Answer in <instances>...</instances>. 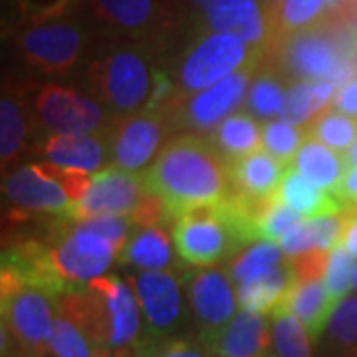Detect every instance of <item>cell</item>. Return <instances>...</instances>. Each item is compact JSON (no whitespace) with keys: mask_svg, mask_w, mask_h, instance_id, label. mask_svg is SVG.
I'll list each match as a JSON object with an SVG mask.
<instances>
[{"mask_svg":"<svg viewBox=\"0 0 357 357\" xmlns=\"http://www.w3.org/2000/svg\"><path fill=\"white\" fill-rule=\"evenodd\" d=\"M141 175L147 189L165 203L173 225L185 211L218 203L230 191V163L213 141L195 133L167 141Z\"/></svg>","mask_w":357,"mask_h":357,"instance_id":"1","label":"cell"},{"mask_svg":"<svg viewBox=\"0 0 357 357\" xmlns=\"http://www.w3.org/2000/svg\"><path fill=\"white\" fill-rule=\"evenodd\" d=\"M159 52L129 38L96 46L86 64V88L114 117L147 112L153 100Z\"/></svg>","mask_w":357,"mask_h":357,"instance_id":"2","label":"cell"},{"mask_svg":"<svg viewBox=\"0 0 357 357\" xmlns=\"http://www.w3.org/2000/svg\"><path fill=\"white\" fill-rule=\"evenodd\" d=\"M58 312L86 333L93 349L131 357V345L139 337L141 306L133 290L117 276H102L84 290L62 294Z\"/></svg>","mask_w":357,"mask_h":357,"instance_id":"3","label":"cell"},{"mask_svg":"<svg viewBox=\"0 0 357 357\" xmlns=\"http://www.w3.org/2000/svg\"><path fill=\"white\" fill-rule=\"evenodd\" d=\"M2 357H48L58 296L0 270Z\"/></svg>","mask_w":357,"mask_h":357,"instance_id":"4","label":"cell"},{"mask_svg":"<svg viewBox=\"0 0 357 357\" xmlns=\"http://www.w3.org/2000/svg\"><path fill=\"white\" fill-rule=\"evenodd\" d=\"M262 56L234 34H201L183 50L175 68L181 98L215 86L244 66L262 62Z\"/></svg>","mask_w":357,"mask_h":357,"instance_id":"5","label":"cell"},{"mask_svg":"<svg viewBox=\"0 0 357 357\" xmlns=\"http://www.w3.org/2000/svg\"><path fill=\"white\" fill-rule=\"evenodd\" d=\"M173 238L181 260L195 268L215 266L244 248L220 201L185 211L173 225Z\"/></svg>","mask_w":357,"mask_h":357,"instance_id":"6","label":"cell"},{"mask_svg":"<svg viewBox=\"0 0 357 357\" xmlns=\"http://www.w3.org/2000/svg\"><path fill=\"white\" fill-rule=\"evenodd\" d=\"M89 13L115 36L143 42L159 54L181 22L171 0H91Z\"/></svg>","mask_w":357,"mask_h":357,"instance_id":"7","label":"cell"},{"mask_svg":"<svg viewBox=\"0 0 357 357\" xmlns=\"http://www.w3.org/2000/svg\"><path fill=\"white\" fill-rule=\"evenodd\" d=\"M48 238L52 262L68 292L84 290L91 280L102 278L114 258H119V250L112 241L93 232L72 229L64 217L52 220Z\"/></svg>","mask_w":357,"mask_h":357,"instance_id":"8","label":"cell"},{"mask_svg":"<svg viewBox=\"0 0 357 357\" xmlns=\"http://www.w3.org/2000/svg\"><path fill=\"white\" fill-rule=\"evenodd\" d=\"M14 44L26 64L40 74L66 76L84 58L89 36L74 22H46L18 30Z\"/></svg>","mask_w":357,"mask_h":357,"instance_id":"9","label":"cell"},{"mask_svg":"<svg viewBox=\"0 0 357 357\" xmlns=\"http://www.w3.org/2000/svg\"><path fill=\"white\" fill-rule=\"evenodd\" d=\"M173 129L175 123L171 115L163 112H139L112 117L107 123L112 165L137 173L149 161L153 163Z\"/></svg>","mask_w":357,"mask_h":357,"instance_id":"10","label":"cell"},{"mask_svg":"<svg viewBox=\"0 0 357 357\" xmlns=\"http://www.w3.org/2000/svg\"><path fill=\"white\" fill-rule=\"evenodd\" d=\"M192 36L234 34L260 54L270 44L264 6L258 0H189Z\"/></svg>","mask_w":357,"mask_h":357,"instance_id":"11","label":"cell"},{"mask_svg":"<svg viewBox=\"0 0 357 357\" xmlns=\"http://www.w3.org/2000/svg\"><path fill=\"white\" fill-rule=\"evenodd\" d=\"M36 117L50 135H89L107 128L102 103L58 84L36 86Z\"/></svg>","mask_w":357,"mask_h":357,"instance_id":"12","label":"cell"},{"mask_svg":"<svg viewBox=\"0 0 357 357\" xmlns=\"http://www.w3.org/2000/svg\"><path fill=\"white\" fill-rule=\"evenodd\" d=\"M36 84L4 79L0 98V157L6 173L26 153H36V128L40 126L34 109Z\"/></svg>","mask_w":357,"mask_h":357,"instance_id":"13","label":"cell"},{"mask_svg":"<svg viewBox=\"0 0 357 357\" xmlns=\"http://www.w3.org/2000/svg\"><path fill=\"white\" fill-rule=\"evenodd\" d=\"M258 68H260V62L244 66L238 72L217 82L215 86L197 91L191 100L181 98L171 112L175 129L187 128L208 131L220 126L229 117V114H232L243 103L246 89H250L248 86L256 76Z\"/></svg>","mask_w":357,"mask_h":357,"instance_id":"14","label":"cell"},{"mask_svg":"<svg viewBox=\"0 0 357 357\" xmlns=\"http://www.w3.org/2000/svg\"><path fill=\"white\" fill-rule=\"evenodd\" d=\"M185 278L189 286V306L197 319L199 335L211 349L220 332L236 316L238 298L234 296L232 278L229 270L215 266L187 272Z\"/></svg>","mask_w":357,"mask_h":357,"instance_id":"15","label":"cell"},{"mask_svg":"<svg viewBox=\"0 0 357 357\" xmlns=\"http://www.w3.org/2000/svg\"><path fill=\"white\" fill-rule=\"evenodd\" d=\"M151 195L141 173H129L119 167L107 165L93 175L86 197L72 208L68 220H82L89 217H133Z\"/></svg>","mask_w":357,"mask_h":357,"instance_id":"16","label":"cell"},{"mask_svg":"<svg viewBox=\"0 0 357 357\" xmlns=\"http://www.w3.org/2000/svg\"><path fill=\"white\" fill-rule=\"evenodd\" d=\"M133 282L141 312L155 337H169L185 316L183 278L177 270H143Z\"/></svg>","mask_w":357,"mask_h":357,"instance_id":"17","label":"cell"},{"mask_svg":"<svg viewBox=\"0 0 357 357\" xmlns=\"http://www.w3.org/2000/svg\"><path fill=\"white\" fill-rule=\"evenodd\" d=\"M2 192L8 199L10 208L32 213V215H50V217L70 218L74 203L66 195L60 183L44 175L36 163L20 167L6 175L2 181Z\"/></svg>","mask_w":357,"mask_h":357,"instance_id":"18","label":"cell"},{"mask_svg":"<svg viewBox=\"0 0 357 357\" xmlns=\"http://www.w3.org/2000/svg\"><path fill=\"white\" fill-rule=\"evenodd\" d=\"M44 161L60 167L100 173L109 157L107 128L89 135H48L36 149Z\"/></svg>","mask_w":357,"mask_h":357,"instance_id":"19","label":"cell"},{"mask_svg":"<svg viewBox=\"0 0 357 357\" xmlns=\"http://www.w3.org/2000/svg\"><path fill=\"white\" fill-rule=\"evenodd\" d=\"M211 351L217 357H272V319L241 310L215 340Z\"/></svg>","mask_w":357,"mask_h":357,"instance_id":"20","label":"cell"},{"mask_svg":"<svg viewBox=\"0 0 357 357\" xmlns=\"http://www.w3.org/2000/svg\"><path fill=\"white\" fill-rule=\"evenodd\" d=\"M294 284H296V276L286 258V262L280 266L268 268L238 284L236 290L238 306L246 312L272 318L274 314L280 312L282 304L294 288Z\"/></svg>","mask_w":357,"mask_h":357,"instance_id":"21","label":"cell"},{"mask_svg":"<svg viewBox=\"0 0 357 357\" xmlns=\"http://www.w3.org/2000/svg\"><path fill=\"white\" fill-rule=\"evenodd\" d=\"M286 171L288 165L268 151H255L230 163V191L250 199L272 197L278 191Z\"/></svg>","mask_w":357,"mask_h":357,"instance_id":"22","label":"cell"},{"mask_svg":"<svg viewBox=\"0 0 357 357\" xmlns=\"http://www.w3.org/2000/svg\"><path fill=\"white\" fill-rule=\"evenodd\" d=\"M335 306L337 302L330 296L324 282H296L278 314L294 316L306 328L312 340H319Z\"/></svg>","mask_w":357,"mask_h":357,"instance_id":"23","label":"cell"},{"mask_svg":"<svg viewBox=\"0 0 357 357\" xmlns=\"http://www.w3.org/2000/svg\"><path fill=\"white\" fill-rule=\"evenodd\" d=\"M276 197L302 217H326V215H340L347 211L337 192L314 187L294 167H288L276 191Z\"/></svg>","mask_w":357,"mask_h":357,"instance_id":"24","label":"cell"},{"mask_svg":"<svg viewBox=\"0 0 357 357\" xmlns=\"http://www.w3.org/2000/svg\"><path fill=\"white\" fill-rule=\"evenodd\" d=\"M347 211L340 215H326L302 220L280 241V248L286 256H298L314 250H332L342 244Z\"/></svg>","mask_w":357,"mask_h":357,"instance_id":"25","label":"cell"},{"mask_svg":"<svg viewBox=\"0 0 357 357\" xmlns=\"http://www.w3.org/2000/svg\"><path fill=\"white\" fill-rule=\"evenodd\" d=\"M292 167L314 187L333 192L337 191L342 178L349 169L344 155L314 139H307L302 145Z\"/></svg>","mask_w":357,"mask_h":357,"instance_id":"26","label":"cell"},{"mask_svg":"<svg viewBox=\"0 0 357 357\" xmlns=\"http://www.w3.org/2000/svg\"><path fill=\"white\" fill-rule=\"evenodd\" d=\"M119 260L121 264H131L143 270H163L171 266L175 258L167 227L159 225L135 230Z\"/></svg>","mask_w":357,"mask_h":357,"instance_id":"27","label":"cell"},{"mask_svg":"<svg viewBox=\"0 0 357 357\" xmlns=\"http://www.w3.org/2000/svg\"><path fill=\"white\" fill-rule=\"evenodd\" d=\"M335 96L337 88L332 82H296L286 91V105L280 119L304 128L330 107Z\"/></svg>","mask_w":357,"mask_h":357,"instance_id":"28","label":"cell"},{"mask_svg":"<svg viewBox=\"0 0 357 357\" xmlns=\"http://www.w3.org/2000/svg\"><path fill=\"white\" fill-rule=\"evenodd\" d=\"M328 14L330 8L326 0H282L266 10L270 42L319 24Z\"/></svg>","mask_w":357,"mask_h":357,"instance_id":"29","label":"cell"},{"mask_svg":"<svg viewBox=\"0 0 357 357\" xmlns=\"http://www.w3.org/2000/svg\"><path fill=\"white\" fill-rule=\"evenodd\" d=\"M211 141L215 143L220 155L232 163L246 155L260 151L262 145V131L256 123L255 115L232 114L220 126L215 128Z\"/></svg>","mask_w":357,"mask_h":357,"instance_id":"30","label":"cell"},{"mask_svg":"<svg viewBox=\"0 0 357 357\" xmlns=\"http://www.w3.org/2000/svg\"><path fill=\"white\" fill-rule=\"evenodd\" d=\"M324 351L328 357H357V294L333 310L324 332Z\"/></svg>","mask_w":357,"mask_h":357,"instance_id":"31","label":"cell"},{"mask_svg":"<svg viewBox=\"0 0 357 357\" xmlns=\"http://www.w3.org/2000/svg\"><path fill=\"white\" fill-rule=\"evenodd\" d=\"M304 133L306 141H319L333 151L345 155L357 139V119L340 114L335 107H328L304 126Z\"/></svg>","mask_w":357,"mask_h":357,"instance_id":"32","label":"cell"},{"mask_svg":"<svg viewBox=\"0 0 357 357\" xmlns=\"http://www.w3.org/2000/svg\"><path fill=\"white\" fill-rule=\"evenodd\" d=\"M286 91L288 89H284V79L274 70L260 64L246 96L248 114L258 119L280 115L286 105Z\"/></svg>","mask_w":357,"mask_h":357,"instance_id":"33","label":"cell"},{"mask_svg":"<svg viewBox=\"0 0 357 357\" xmlns=\"http://www.w3.org/2000/svg\"><path fill=\"white\" fill-rule=\"evenodd\" d=\"M286 262L284 250L274 243H256L250 248H243L241 252L230 258L229 274L232 282H241L252 278L268 268L280 266Z\"/></svg>","mask_w":357,"mask_h":357,"instance_id":"34","label":"cell"},{"mask_svg":"<svg viewBox=\"0 0 357 357\" xmlns=\"http://www.w3.org/2000/svg\"><path fill=\"white\" fill-rule=\"evenodd\" d=\"M272 357H312L310 333L306 328L290 316H272Z\"/></svg>","mask_w":357,"mask_h":357,"instance_id":"35","label":"cell"},{"mask_svg":"<svg viewBox=\"0 0 357 357\" xmlns=\"http://www.w3.org/2000/svg\"><path fill=\"white\" fill-rule=\"evenodd\" d=\"M306 139L304 128H298L290 121L274 119L262 128V145L268 153L276 157L284 165H292L298 151L302 149V141Z\"/></svg>","mask_w":357,"mask_h":357,"instance_id":"36","label":"cell"},{"mask_svg":"<svg viewBox=\"0 0 357 357\" xmlns=\"http://www.w3.org/2000/svg\"><path fill=\"white\" fill-rule=\"evenodd\" d=\"M50 347L56 357H93L96 351L86 333L60 312L52 326Z\"/></svg>","mask_w":357,"mask_h":357,"instance_id":"37","label":"cell"},{"mask_svg":"<svg viewBox=\"0 0 357 357\" xmlns=\"http://www.w3.org/2000/svg\"><path fill=\"white\" fill-rule=\"evenodd\" d=\"M356 256H351L342 244L330 250L328 268L324 274V284L333 300L340 304L347 298L349 290L354 288V274H356Z\"/></svg>","mask_w":357,"mask_h":357,"instance_id":"38","label":"cell"},{"mask_svg":"<svg viewBox=\"0 0 357 357\" xmlns=\"http://www.w3.org/2000/svg\"><path fill=\"white\" fill-rule=\"evenodd\" d=\"M304 218L300 213H296L288 204H284L280 199L268 208L266 213L256 222L255 238L256 243H278L290 230L300 225Z\"/></svg>","mask_w":357,"mask_h":357,"instance_id":"39","label":"cell"},{"mask_svg":"<svg viewBox=\"0 0 357 357\" xmlns=\"http://www.w3.org/2000/svg\"><path fill=\"white\" fill-rule=\"evenodd\" d=\"M66 222L77 230H86V232H93L100 234L103 238L112 241L115 244V248L119 250V256L126 250V246L129 243V234H131V222L126 217H114V215H102V217H89L82 218V220H68Z\"/></svg>","mask_w":357,"mask_h":357,"instance_id":"40","label":"cell"},{"mask_svg":"<svg viewBox=\"0 0 357 357\" xmlns=\"http://www.w3.org/2000/svg\"><path fill=\"white\" fill-rule=\"evenodd\" d=\"M72 6V0H16V8L26 26H36L60 18Z\"/></svg>","mask_w":357,"mask_h":357,"instance_id":"41","label":"cell"},{"mask_svg":"<svg viewBox=\"0 0 357 357\" xmlns=\"http://www.w3.org/2000/svg\"><path fill=\"white\" fill-rule=\"evenodd\" d=\"M328 258H330V250H314L306 255L288 256V264L292 268L296 282H316L324 278Z\"/></svg>","mask_w":357,"mask_h":357,"instance_id":"42","label":"cell"},{"mask_svg":"<svg viewBox=\"0 0 357 357\" xmlns=\"http://www.w3.org/2000/svg\"><path fill=\"white\" fill-rule=\"evenodd\" d=\"M333 107L340 114L357 119V77L351 79L349 84H345L344 88L337 89V96L333 100Z\"/></svg>","mask_w":357,"mask_h":357,"instance_id":"43","label":"cell"},{"mask_svg":"<svg viewBox=\"0 0 357 357\" xmlns=\"http://www.w3.org/2000/svg\"><path fill=\"white\" fill-rule=\"evenodd\" d=\"M335 192L344 201L347 211L357 208V165L347 169V173L344 175V178H342V183H340V187H337Z\"/></svg>","mask_w":357,"mask_h":357,"instance_id":"44","label":"cell"},{"mask_svg":"<svg viewBox=\"0 0 357 357\" xmlns=\"http://www.w3.org/2000/svg\"><path fill=\"white\" fill-rule=\"evenodd\" d=\"M342 246L349 255L357 258V208L347 211V225L342 236Z\"/></svg>","mask_w":357,"mask_h":357,"instance_id":"45","label":"cell"},{"mask_svg":"<svg viewBox=\"0 0 357 357\" xmlns=\"http://www.w3.org/2000/svg\"><path fill=\"white\" fill-rule=\"evenodd\" d=\"M345 161H347V165L349 167H356L357 165V139L354 141V145L347 149V153L344 155Z\"/></svg>","mask_w":357,"mask_h":357,"instance_id":"46","label":"cell"},{"mask_svg":"<svg viewBox=\"0 0 357 357\" xmlns=\"http://www.w3.org/2000/svg\"><path fill=\"white\" fill-rule=\"evenodd\" d=\"M326 2H328L330 10H337V8H344L345 4H349L351 0H326Z\"/></svg>","mask_w":357,"mask_h":357,"instance_id":"47","label":"cell"},{"mask_svg":"<svg viewBox=\"0 0 357 357\" xmlns=\"http://www.w3.org/2000/svg\"><path fill=\"white\" fill-rule=\"evenodd\" d=\"M278 2H282V0H262V6H264V10H268V8L276 6Z\"/></svg>","mask_w":357,"mask_h":357,"instance_id":"48","label":"cell"},{"mask_svg":"<svg viewBox=\"0 0 357 357\" xmlns=\"http://www.w3.org/2000/svg\"><path fill=\"white\" fill-rule=\"evenodd\" d=\"M84 2H88V0H72V6H79V4H84Z\"/></svg>","mask_w":357,"mask_h":357,"instance_id":"49","label":"cell"},{"mask_svg":"<svg viewBox=\"0 0 357 357\" xmlns=\"http://www.w3.org/2000/svg\"><path fill=\"white\" fill-rule=\"evenodd\" d=\"M354 290L357 292V268H356V274H354Z\"/></svg>","mask_w":357,"mask_h":357,"instance_id":"50","label":"cell"},{"mask_svg":"<svg viewBox=\"0 0 357 357\" xmlns=\"http://www.w3.org/2000/svg\"><path fill=\"white\" fill-rule=\"evenodd\" d=\"M18 357H24V356H18Z\"/></svg>","mask_w":357,"mask_h":357,"instance_id":"51","label":"cell"}]
</instances>
